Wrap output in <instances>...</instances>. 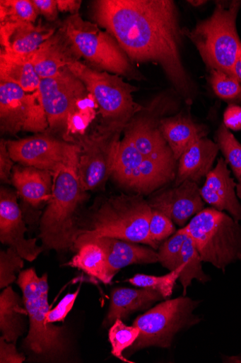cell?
Here are the masks:
<instances>
[{"instance_id": "6da1fadb", "label": "cell", "mask_w": 241, "mask_h": 363, "mask_svg": "<svg viewBox=\"0 0 241 363\" xmlns=\"http://www.w3.org/2000/svg\"><path fill=\"white\" fill-rule=\"evenodd\" d=\"M93 18L132 62L160 65L178 96L192 104L196 89L182 60L184 35L175 1L98 0Z\"/></svg>"}, {"instance_id": "7a4b0ae2", "label": "cell", "mask_w": 241, "mask_h": 363, "mask_svg": "<svg viewBox=\"0 0 241 363\" xmlns=\"http://www.w3.org/2000/svg\"><path fill=\"white\" fill-rule=\"evenodd\" d=\"M151 215L152 208L143 195L113 196L92 213L88 227L79 230L74 249L100 238H111L158 250L149 232Z\"/></svg>"}, {"instance_id": "3957f363", "label": "cell", "mask_w": 241, "mask_h": 363, "mask_svg": "<svg viewBox=\"0 0 241 363\" xmlns=\"http://www.w3.org/2000/svg\"><path fill=\"white\" fill-rule=\"evenodd\" d=\"M86 200L77 169L64 167L53 174L52 197L40 222L44 248L58 252L74 249L80 230L76 213Z\"/></svg>"}, {"instance_id": "277c9868", "label": "cell", "mask_w": 241, "mask_h": 363, "mask_svg": "<svg viewBox=\"0 0 241 363\" xmlns=\"http://www.w3.org/2000/svg\"><path fill=\"white\" fill-rule=\"evenodd\" d=\"M16 283L23 294L30 324L25 347L43 360L61 361L68 352L69 343L64 327L47 323L50 311L47 274L39 277L35 269H29L19 274Z\"/></svg>"}, {"instance_id": "5b68a950", "label": "cell", "mask_w": 241, "mask_h": 363, "mask_svg": "<svg viewBox=\"0 0 241 363\" xmlns=\"http://www.w3.org/2000/svg\"><path fill=\"white\" fill-rule=\"evenodd\" d=\"M240 6V1L218 2L211 17L199 21L191 30L182 29L184 36L194 45L206 68L235 78L234 65L241 48L236 29Z\"/></svg>"}, {"instance_id": "8992f818", "label": "cell", "mask_w": 241, "mask_h": 363, "mask_svg": "<svg viewBox=\"0 0 241 363\" xmlns=\"http://www.w3.org/2000/svg\"><path fill=\"white\" fill-rule=\"evenodd\" d=\"M184 228L203 262L225 272L241 261V225L228 213L204 208Z\"/></svg>"}, {"instance_id": "52a82bcc", "label": "cell", "mask_w": 241, "mask_h": 363, "mask_svg": "<svg viewBox=\"0 0 241 363\" xmlns=\"http://www.w3.org/2000/svg\"><path fill=\"white\" fill-rule=\"evenodd\" d=\"M199 304L200 301L183 295L165 300L137 317L133 325L141 333L127 349L128 354L149 347H170L180 333L201 323V316L195 313Z\"/></svg>"}, {"instance_id": "ba28073f", "label": "cell", "mask_w": 241, "mask_h": 363, "mask_svg": "<svg viewBox=\"0 0 241 363\" xmlns=\"http://www.w3.org/2000/svg\"><path fill=\"white\" fill-rule=\"evenodd\" d=\"M61 28L81 57L114 75L134 80L143 79L116 40L96 24L85 21L78 13L68 17Z\"/></svg>"}, {"instance_id": "9c48e42d", "label": "cell", "mask_w": 241, "mask_h": 363, "mask_svg": "<svg viewBox=\"0 0 241 363\" xmlns=\"http://www.w3.org/2000/svg\"><path fill=\"white\" fill-rule=\"evenodd\" d=\"M67 67L85 84L97 101L102 118L101 127L122 131L143 108L134 101L132 96L137 88L125 82L121 77L95 71L80 61Z\"/></svg>"}, {"instance_id": "30bf717a", "label": "cell", "mask_w": 241, "mask_h": 363, "mask_svg": "<svg viewBox=\"0 0 241 363\" xmlns=\"http://www.w3.org/2000/svg\"><path fill=\"white\" fill-rule=\"evenodd\" d=\"M11 159L24 167L52 174L64 167L78 170L81 147L49 135H37L7 143Z\"/></svg>"}, {"instance_id": "8fae6325", "label": "cell", "mask_w": 241, "mask_h": 363, "mask_svg": "<svg viewBox=\"0 0 241 363\" xmlns=\"http://www.w3.org/2000/svg\"><path fill=\"white\" fill-rule=\"evenodd\" d=\"M121 132L100 126L95 133L81 138L78 176L86 191L99 187L112 177Z\"/></svg>"}, {"instance_id": "7c38bea8", "label": "cell", "mask_w": 241, "mask_h": 363, "mask_svg": "<svg viewBox=\"0 0 241 363\" xmlns=\"http://www.w3.org/2000/svg\"><path fill=\"white\" fill-rule=\"evenodd\" d=\"M47 121L52 130H67L71 118L78 111L88 91L85 84L68 67L54 77L41 80L38 89Z\"/></svg>"}, {"instance_id": "4fadbf2b", "label": "cell", "mask_w": 241, "mask_h": 363, "mask_svg": "<svg viewBox=\"0 0 241 363\" xmlns=\"http://www.w3.org/2000/svg\"><path fill=\"white\" fill-rule=\"evenodd\" d=\"M48 121L40 93L28 94L19 86L0 84V127L4 133L15 135L20 130L42 132Z\"/></svg>"}, {"instance_id": "5bb4252c", "label": "cell", "mask_w": 241, "mask_h": 363, "mask_svg": "<svg viewBox=\"0 0 241 363\" xmlns=\"http://www.w3.org/2000/svg\"><path fill=\"white\" fill-rule=\"evenodd\" d=\"M177 106V102L169 96L157 97L149 106L134 115L124 129V136L146 157L173 154L161 133L160 125L162 119L175 111Z\"/></svg>"}, {"instance_id": "9a60e30c", "label": "cell", "mask_w": 241, "mask_h": 363, "mask_svg": "<svg viewBox=\"0 0 241 363\" xmlns=\"http://www.w3.org/2000/svg\"><path fill=\"white\" fill-rule=\"evenodd\" d=\"M26 232L16 194L2 187L0 191V242L14 248L24 259L32 262L45 248L37 245V239H26Z\"/></svg>"}, {"instance_id": "2e32d148", "label": "cell", "mask_w": 241, "mask_h": 363, "mask_svg": "<svg viewBox=\"0 0 241 363\" xmlns=\"http://www.w3.org/2000/svg\"><path fill=\"white\" fill-rule=\"evenodd\" d=\"M148 201L153 210L163 213L182 228L205 206L198 184L191 181L159 192Z\"/></svg>"}, {"instance_id": "e0dca14e", "label": "cell", "mask_w": 241, "mask_h": 363, "mask_svg": "<svg viewBox=\"0 0 241 363\" xmlns=\"http://www.w3.org/2000/svg\"><path fill=\"white\" fill-rule=\"evenodd\" d=\"M228 162L221 157L216 167L206 175L200 194L204 202L211 208L227 212L236 221L241 222V203L236 193V185L228 168Z\"/></svg>"}, {"instance_id": "ac0fdd59", "label": "cell", "mask_w": 241, "mask_h": 363, "mask_svg": "<svg viewBox=\"0 0 241 363\" xmlns=\"http://www.w3.org/2000/svg\"><path fill=\"white\" fill-rule=\"evenodd\" d=\"M56 28L42 22L35 26L28 22H13L0 24V40L2 50L29 57L55 34Z\"/></svg>"}, {"instance_id": "d6986e66", "label": "cell", "mask_w": 241, "mask_h": 363, "mask_svg": "<svg viewBox=\"0 0 241 363\" xmlns=\"http://www.w3.org/2000/svg\"><path fill=\"white\" fill-rule=\"evenodd\" d=\"M80 58L61 28L30 56L41 79L54 77Z\"/></svg>"}, {"instance_id": "ffe728a7", "label": "cell", "mask_w": 241, "mask_h": 363, "mask_svg": "<svg viewBox=\"0 0 241 363\" xmlns=\"http://www.w3.org/2000/svg\"><path fill=\"white\" fill-rule=\"evenodd\" d=\"M92 242L98 244L105 253L111 282L127 267L158 262V252L151 247L111 238H100Z\"/></svg>"}, {"instance_id": "44dd1931", "label": "cell", "mask_w": 241, "mask_h": 363, "mask_svg": "<svg viewBox=\"0 0 241 363\" xmlns=\"http://www.w3.org/2000/svg\"><path fill=\"white\" fill-rule=\"evenodd\" d=\"M160 128L177 161L192 145L206 138L209 132L208 126L194 122L184 112L163 118Z\"/></svg>"}, {"instance_id": "7402d4cb", "label": "cell", "mask_w": 241, "mask_h": 363, "mask_svg": "<svg viewBox=\"0 0 241 363\" xmlns=\"http://www.w3.org/2000/svg\"><path fill=\"white\" fill-rule=\"evenodd\" d=\"M163 300L159 292L151 289L115 288L112 291L111 304L103 325L112 326L118 319L127 320L131 314L150 310Z\"/></svg>"}, {"instance_id": "603a6c76", "label": "cell", "mask_w": 241, "mask_h": 363, "mask_svg": "<svg viewBox=\"0 0 241 363\" xmlns=\"http://www.w3.org/2000/svg\"><path fill=\"white\" fill-rule=\"evenodd\" d=\"M219 150L217 143L206 138L192 145L179 160L175 185L185 181L199 184L213 169Z\"/></svg>"}, {"instance_id": "cb8c5ba5", "label": "cell", "mask_w": 241, "mask_h": 363, "mask_svg": "<svg viewBox=\"0 0 241 363\" xmlns=\"http://www.w3.org/2000/svg\"><path fill=\"white\" fill-rule=\"evenodd\" d=\"M53 174L30 167H15L11 182L23 199L33 207H38L51 199Z\"/></svg>"}, {"instance_id": "d4e9b609", "label": "cell", "mask_w": 241, "mask_h": 363, "mask_svg": "<svg viewBox=\"0 0 241 363\" xmlns=\"http://www.w3.org/2000/svg\"><path fill=\"white\" fill-rule=\"evenodd\" d=\"M19 295L9 286L0 294V331L7 342L16 344L25 331L28 312Z\"/></svg>"}, {"instance_id": "484cf974", "label": "cell", "mask_w": 241, "mask_h": 363, "mask_svg": "<svg viewBox=\"0 0 241 363\" xmlns=\"http://www.w3.org/2000/svg\"><path fill=\"white\" fill-rule=\"evenodd\" d=\"M0 79L1 82L15 84L26 92L38 91L42 80L30 56H20L2 50L0 54Z\"/></svg>"}, {"instance_id": "4316f807", "label": "cell", "mask_w": 241, "mask_h": 363, "mask_svg": "<svg viewBox=\"0 0 241 363\" xmlns=\"http://www.w3.org/2000/svg\"><path fill=\"white\" fill-rule=\"evenodd\" d=\"M145 156L125 137L120 141L112 177L121 186L136 193Z\"/></svg>"}, {"instance_id": "83f0119b", "label": "cell", "mask_w": 241, "mask_h": 363, "mask_svg": "<svg viewBox=\"0 0 241 363\" xmlns=\"http://www.w3.org/2000/svg\"><path fill=\"white\" fill-rule=\"evenodd\" d=\"M78 253L67 266L78 269L86 274L105 284H111L108 276L107 258L105 252L95 242L81 245Z\"/></svg>"}, {"instance_id": "f1b7e54d", "label": "cell", "mask_w": 241, "mask_h": 363, "mask_svg": "<svg viewBox=\"0 0 241 363\" xmlns=\"http://www.w3.org/2000/svg\"><path fill=\"white\" fill-rule=\"evenodd\" d=\"M182 263H184L180 277V281L183 287V295H187L188 288L192 285L194 279L201 284L211 281L202 268V260L191 238L188 236L183 245L182 250Z\"/></svg>"}, {"instance_id": "f546056e", "label": "cell", "mask_w": 241, "mask_h": 363, "mask_svg": "<svg viewBox=\"0 0 241 363\" xmlns=\"http://www.w3.org/2000/svg\"><path fill=\"white\" fill-rule=\"evenodd\" d=\"M184 267V263H182L178 269L163 277L136 274L127 281L134 286L153 289L159 292L164 300H168L173 294L176 283L180 279Z\"/></svg>"}, {"instance_id": "4dcf8cb0", "label": "cell", "mask_w": 241, "mask_h": 363, "mask_svg": "<svg viewBox=\"0 0 241 363\" xmlns=\"http://www.w3.org/2000/svg\"><path fill=\"white\" fill-rule=\"evenodd\" d=\"M140 333L139 328L133 325H127L121 319L117 320L109 332L112 354L122 362H134L124 356L123 352L133 345Z\"/></svg>"}, {"instance_id": "1f68e13d", "label": "cell", "mask_w": 241, "mask_h": 363, "mask_svg": "<svg viewBox=\"0 0 241 363\" xmlns=\"http://www.w3.org/2000/svg\"><path fill=\"white\" fill-rule=\"evenodd\" d=\"M187 238L188 235L183 227L159 246L158 252V262L161 264L163 267L169 272H172L182 265V250Z\"/></svg>"}, {"instance_id": "d6a6232c", "label": "cell", "mask_w": 241, "mask_h": 363, "mask_svg": "<svg viewBox=\"0 0 241 363\" xmlns=\"http://www.w3.org/2000/svg\"><path fill=\"white\" fill-rule=\"evenodd\" d=\"M39 12L30 0H1L0 1V22L34 23Z\"/></svg>"}, {"instance_id": "836d02e7", "label": "cell", "mask_w": 241, "mask_h": 363, "mask_svg": "<svg viewBox=\"0 0 241 363\" xmlns=\"http://www.w3.org/2000/svg\"><path fill=\"white\" fill-rule=\"evenodd\" d=\"M216 138L219 150L238 182L241 177V144L224 124L218 128Z\"/></svg>"}, {"instance_id": "e575fe53", "label": "cell", "mask_w": 241, "mask_h": 363, "mask_svg": "<svg viewBox=\"0 0 241 363\" xmlns=\"http://www.w3.org/2000/svg\"><path fill=\"white\" fill-rule=\"evenodd\" d=\"M209 82L216 94L230 104H241V81L222 72L212 70Z\"/></svg>"}, {"instance_id": "d590c367", "label": "cell", "mask_w": 241, "mask_h": 363, "mask_svg": "<svg viewBox=\"0 0 241 363\" xmlns=\"http://www.w3.org/2000/svg\"><path fill=\"white\" fill-rule=\"evenodd\" d=\"M24 266L23 258L13 247L0 252V288L4 289L17 281L16 274Z\"/></svg>"}, {"instance_id": "8d00e7d4", "label": "cell", "mask_w": 241, "mask_h": 363, "mask_svg": "<svg viewBox=\"0 0 241 363\" xmlns=\"http://www.w3.org/2000/svg\"><path fill=\"white\" fill-rule=\"evenodd\" d=\"M175 223L163 213L152 209L149 225L151 240L158 246L177 232Z\"/></svg>"}, {"instance_id": "74e56055", "label": "cell", "mask_w": 241, "mask_h": 363, "mask_svg": "<svg viewBox=\"0 0 241 363\" xmlns=\"http://www.w3.org/2000/svg\"><path fill=\"white\" fill-rule=\"evenodd\" d=\"M79 291L80 288L74 293L66 294L55 308L50 310L47 315V323L64 321L74 308Z\"/></svg>"}, {"instance_id": "f35d334b", "label": "cell", "mask_w": 241, "mask_h": 363, "mask_svg": "<svg viewBox=\"0 0 241 363\" xmlns=\"http://www.w3.org/2000/svg\"><path fill=\"white\" fill-rule=\"evenodd\" d=\"M25 360V355L17 351L16 344L7 342L3 337H0V362L22 363Z\"/></svg>"}, {"instance_id": "ab89813d", "label": "cell", "mask_w": 241, "mask_h": 363, "mask_svg": "<svg viewBox=\"0 0 241 363\" xmlns=\"http://www.w3.org/2000/svg\"><path fill=\"white\" fill-rule=\"evenodd\" d=\"M13 161L7 147V143L1 140V144H0V179L3 182L9 183L11 182Z\"/></svg>"}, {"instance_id": "60d3db41", "label": "cell", "mask_w": 241, "mask_h": 363, "mask_svg": "<svg viewBox=\"0 0 241 363\" xmlns=\"http://www.w3.org/2000/svg\"><path fill=\"white\" fill-rule=\"evenodd\" d=\"M223 124L230 130H241V107L230 104L224 112Z\"/></svg>"}, {"instance_id": "b9f144b4", "label": "cell", "mask_w": 241, "mask_h": 363, "mask_svg": "<svg viewBox=\"0 0 241 363\" xmlns=\"http://www.w3.org/2000/svg\"><path fill=\"white\" fill-rule=\"evenodd\" d=\"M40 14L43 15L49 21H54L58 17L57 0H33Z\"/></svg>"}, {"instance_id": "7bdbcfd3", "label": "cell", "mask_w": 241, "mask_h": 363, "mask_svg": "<svg viewBox=\"0 0 241 363\" xmlns=\"http://www.w3.org/2000/svg\"><path fill=\"white\" fill-rule=\"evenodd\" d=\"M58 10L61 12H69L73 15L78 13L82 1L77 0H57Z\"/></svg>"}, {"instance_id": "ee69618b", "label": "cell", "mask_w": 241, "mask_h": 363, "mask_svg": "<svg viewBox=\"0 0 241 363\" xmlns=\"http://www.w3.org/2000/svg\"><path fill=\"white\" fill-rule=\"evenodd\" d=\"M234 73L235 77L241 81V48L237 55L236 61L234 65Z\"/></svg>"}, {"instance_id": "f6af8a7d", "label": "cell", "mask_w": 241, "mask_h": 363, "mask_svg": "<svg viewBox=\"0 0 241 363\" xmlns=\"http://www.w3.org/2000/svg\"><path fill=\"white\" fill-rule=\"evenodd\" d=\"M188 3L193 7L198 8L205 4L206 1H203V0H190Z\"/></svg>"}, {"instance_id": "bcb514c9", "label": "cell", "mask_w": 241, "mask_h": 363, "mask_svg": "<svg viewBox=\"0 0 241 363\" xmlns=\"http://www.w3.org/2000/svg\"><path fill=\"white\" fill-rule=\"evenodd\" d=\"M237 182L238 183H237V185H236V193H237L238 199L241 203V177Z\"/></svg>"}]
</instances>
